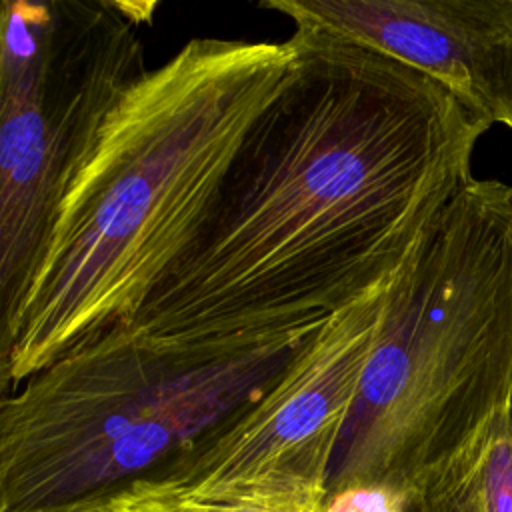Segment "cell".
I'll return each mask as SVG.
<instances>
[{
  "mask_svg": "<svg viewBox=\"0 0 512 512\" xmlns=\"http://www.w3.org/2000/svg\"><path fill=\"white\" fill-rule=\"evenodd\" d=\"M154 2L0 0V396L66 192L116 100L148 70Z\"/></svg>",
  "mask_w": 512,
  "mask_h": 512,
  "instance_id": "obj_5",
  "label": "cell"
},
{
  "mask_svg": "<svg viewBox=\"0 0 512 512\" xmlns=\"http://www.w3.org/2000/svg\"><path fill=\"white\" fill-rule=\"evenodd\" d=\"M296 32L352 44L442 86L486 130H512V0H264Z\"/></svg>",
  "mask_w": 512,
  "mask_h": 512,
  "instance_id": "obj_7",
  "label": "cell"
},
{
  "mask_svg": "<svg viewBox=\"0 0 512 512\" xmlns=\"http://www.w3.org/2000/svg\"><path fill=\"white\" fill-rule=\"evenodd\" d=\"M294 64L290 38L198 36L116 100L66 192L26 298L16 386L138 312L196 236Z\"/></svg>",
  "mask_w": 512,
  "mask_h": 512,
  "instance_id": "obj_2",
  "label": "cell"
},
{
  "mask_svg": "<svg viewBox=\"0 0 512 512\" xmlns=\"http://www.w3.org/2000/svg\"><path fill=\"white\" fill-rule=\"evenodd\" d=\"M296 64L196 236L126 322L160 344L324 322L390 278L472 178L486 132L408 66L292 32Z\"/></svg>",
  "mask_w": 512,
  "mask_h": 512,
  "instance_id": "obj_1",
  "label": "cell"
},
{
  "mask_svg": "<svg viewBox=\"0 0 512 512\" xmlns=\"http://www.w3.org/2000/svg\"><path fill=\"white\" fill-rule=\"evenodd\" d=\"M404 512H512V400L410 486Z\"/></svg>",
  "mask_w": 512,
  "mask_h": 512,
  "instance_id": "obj_8",
  "label": "cell"
},
{
  "mask_svg": "<svg viewBox=\"0 0 512 512\" xmlns=\"http://www.w3.org/2000/svg\"><path fill=\"white\" fill-rule=\"evenodd\" d=\"M390 278L332 312L260 398L94 512L174 502L322 512Z\"/></svg>",
  "mask_w": 512,
  "mask_h": 512,
  "instance_id": "obj_6",
  "label": "cell"
},
{
  "mask_svg": "<svg viewBox=\"0 0 512 512\" xmlns=\"http://www.w3.org/2000/svg\"><path fill=\"white\" fill-rule=\"evenodd\" d=\"M322 326L158 344L126 324L0 396V512H94L260 398Z\"/></svg>",
  "mask_w": 512,
  "mask_h": 512,
  "instance_id": "obj_4",
  "label": "cell"
},
{
  "mask_svg": "<svg viewBox=\"0 0 512 512\" xmlns=\"http://www.w3.org/2000/svg\"><path fill=\"white\" fill-rule=\"evenodd\" d=\"M512 400V186L470 178L390 278L326 498L410 486Z\"/></svg>",
  "mask_w": 512,
  "mask_h": 512,
  "instance_id": "obj_3",
  "label": "cell"
},
{
  "mask_svg": "<svg viewBox=\"0 0 512 512\" xmlns=\"http://www.w3.org/2000/svg\"><path fill=\"white\" fill-rule=\"evenodd\" d=\"M404 504L406 494L380 488H356L328 496L322 512H404Z\"/></svg>",
  "mask_w": 512,
  "mask_h": 512,
  "instance_id": "obj_9",
  "label": "cell"
}]
</instances>
